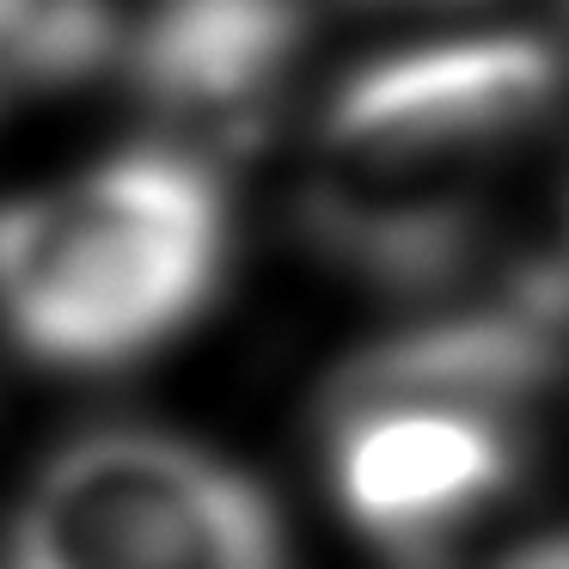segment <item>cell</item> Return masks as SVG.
<instances>
[{
	"label": "cell",
	"instance_id": "3957f363",
	"mask_svg": "<svg viewBox=\"0 0 569 569\" xmlns=\"http://www.w3.org/2000/svg\"><path fill=\"white\" fill-rule=\"evenodd\" d=\"M0 569H288L246 471L160 429H92L31 478Z\"/></svg>",
	"mask_w": 569,
	"mask_h": 569
},
{
	"label": "cell",
	"instance_id": "7a4b0ae2",
	"mask_svg": "<svg viewBox=\"0 0 569 569\" xmlns=\"http://www.w3.org/2000/svg\"><path fill=\"white\" fill-rule=\"evenodd\" d=\"M227 263V202L202 160L136 148L0 202V331L31 361L104 373L172 343Z\"/></svg>",
	"mask_w": 569,
	"mask_h": 569
},
{
	"label": "cell",
	"instance_id": "8992f818",
	"mask_svg": "<svg viewBox=\"0 0 569 569\" xmlns=\"http://www.w3.org/2000/svg\"><path fill=\"white\" fill-rule=\"evenodd\" d=\"M111 56V0H0V104L87 80Z\"/></svg>",
	"mask_w": 569,
	"mask_h": 569
},
{
	"label": "cell",
	"instance_id": "52a82bcc",
	"mask_svg": "<svg viewBox=\"0 0 569 569\" xmlns=\"http://www.w3.org/2000/svg\"><path fill=\"white\" fill-rule=\"evenodd\" d=\"M502 569H569V539H545V545H527L515 551Z\"/></svg>",
	"mask_w": 569,
	"mask_h": 569
},
{
	"label": "cell",
	"instance_id": "6da1fadb",
	"mask_svg": "<svg viewBox=\"0 0 569 569\" xmlns=\"http://www.w3.org/2000/svg\"><path fill=\"white\" fill-rule=\"evenodd\" d=\"M563 92V50L527 31L435 38L356 68L312 136L300 227L380 288L447 282Z\"/></svg>",
	"mask_w": 569,
	"mask_h": 569
},
{
	"label": "cell",
	"instance_id": "5b68a950",
	"mask_svg": "<svg viewBox=\"0 0 569 569\" xmlns=\"http://www.w3.org/2000/svg\"><path fill=\"white\" fill-rule=\"evenodd\" d=\"M312 0H153L136 26V92L160 141L227 160L263 141L307 43Z\"/></svg>",
	"mask_w": 569,
	"mask_h": 569
},
{
	"label": "cell",
	"instance_id": "ba28073f",
	"mask_svg": "<svg viewBox=\"0 0 569 569\" xmlns=\"http://www.w3.org/2000/svg\"><path fill=\"white\" fill-rule=\"evenodd\" d=\"M563 7H569V0H563Z\"/></svg>",
	"mask_w": 569,
	"mask_h": 569
},
{
	"label": "cell",
	"instance_id": "277c9868",
	"mask_svg": "<svg viewBox=\"0 0 569 569\" xmlns=\"http://www.w3.org/2000/svg\"><path fill=\"white\" fill-rule=\"evenodd\" d=\"M331 483L349 527L398 563H435L520 478V417L466 405H337L325 410Z\"/></svg>",
	"mask_w": 569,
	"mask_h": 569
}]
</instances>
